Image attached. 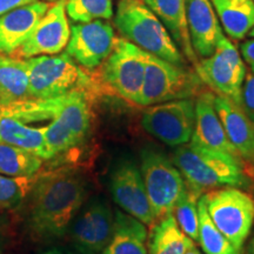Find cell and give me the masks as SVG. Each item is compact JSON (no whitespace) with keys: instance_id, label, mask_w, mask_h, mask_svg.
<instances>
[{"instance_id":"obj_1","label":"cell","mask_w":254,"mask_h":254,"mask_svg":"<svg viewBox=\"0 0 254 254\" xmlns=\"http://www.w3.org/2000/svg\"><path fill=\"white\" fill-rule=\"evenodd\" d=\"M87 195L84 176L72 168L38 176L30 192L28 225L41 239H58L68 232Z\"/></svg>"},{"instance_id":"obj_2","label":"cell","mask_w":254,"mask_h":254,"mask_svg":"<svg viewBox=\"0 0 254 254\" xmlns=\"http://www.w3.org/2000/svg\"><path fill=\"white\" fill-rule=\"evenodd\" d=\"M172 163L183 174L187 189L199 196L219 187L241 189L250 184L243 160L208 150L192 141L178 146Z\"/></svg>"},{"instance_id":"obj_3","label":"cell","mask_w":254,"mask_h":254,"mask_svg":"<svg viewBox=\"0 0 254 254\" xmlns=\"http://www.w3.org/2000/svg\"><path fill=\"white\" fill-rule=\"evenodd\" d=\"M113 17L124 39L150 55L176 65H185V57L167 28L142 0H120Z\"/></svg>"},{"instance_id":"obj_4","label":"cell","mask_w":254,"mask_h":254,"mask_svg":"<svg viewBox=\"0 0 254 254\" xmlns=\"http://www.w3.org/2000/svg\"><path fill=\"white\" fill-rule=\"evenodd\" d=\"M26 64L32 99H51L91 87V78L66 52L32 57Z\"/></svg>"},{"instance_id":"obj_5","label":"cell","mask_w":254,"mask_h":254,"mask_svg":"<svg viewBox=\"0 0 254 254\" xmlns=\"http://www.w3.org/2000/svg\"><path fill=\"white\" fill-rule=\"evenodd\" d=\"M208 215L240 252L254 224V199L239 187H219L204 193Z\"/></svg>"},{"instance_id":"obj_6","label":"cell","mask_w":254,"mask_h":254,"mask_svg":"<svg viewBox=\"0 0 254 254\" xmlns=\"http://www.w3.org/2000/svg\"><path fill=\"white\" fill-rule=\"evenodd\" d=\"M140 172L155 221L173 213L187 186L183 174L166 155L155 148L140 153Z\"/></svg>"},{"instance_id":"obj_7","label":"cell","mask_w":254,"mask_h":254,"mask_svg":"<svg viewBox=\"0 0 254 254\" xmlns=\"http://www.w3.org/2000/svg\"><path fill=\"white\" fill-rule=\"evenodd\" d=\"M201 82L196 73L148 53L138 105L147 107L171 100L187 99L198 92Z\"/></svg>"},{"instance_id":"obj_8","label":"cell","mask_w":254,"mask_h":254,"mask_svg":"<svg viewBox=\"0 0 254 254\" xmlns=\"http://www.w3.org/2000/svg\"><path fill=\"white\" fill-rule=\"evenodd\" d=\"M147 52L120 38L106 60L101 64L105 85L128 103L138 105L144 82Z\"/></svg>"},{"instance_id":"obj_9","label":"cell","mask_w":254,"mask_h":254,"mask_svg":"<svg viewBox=\"0 0 254 254\" xmlns=\"http://www.w3.org/2000/svg\"><path fill=\"white\" fill-rule=\"evenodd\" d=\"M195 73L218 95L230 98L240 105L241 88L247 74L246 66L239 51L226 36L221 38L211 56L198 60Z\"/></svg>"},{"instance_id":"obj_10","label":"cell","mask_w":254,"mask_h":254,"mask_svg":"<svg viewBox=\"0 0 254 254\" xmlns=\"http://www.w3.org/2000/svg\"><path fill=\"white\" fill-rule=\"evenodd\" d=\"M195 124V100L177 99L147 106L141 126L168 146L185 145L192 139Z\"/></svg>"},{"instance_id":"obj_11","label":"cell","mask_w":254,"mask_h":254,"mask_svg":"<svg viewBox=\"0 0 254 254\" xmlns=\"http://www.w3.org/2000/svg\"><path fill=\"white\" fill-rule=\"evenodd\" d=\"M114 228L110 205L94 199L81 207L68 228L73 249L78 254H100L109 245Z\"/></svg>"},{"instance_id":"obj_12","label":"cell","mask_w":254,"mask_h":254,"mask_svg":"<svg viewBox=\"0 0 254 254\" xmlns=\"http://www.w3.org/2000/svg\"><path fill=\"white\" fill-rule=\"evenodd\" d=\"M116 40L114 28L107 20L74 23L66 53L81 67L94 69L110 56Z\"/></svg>"},{"instance_id":"obj_13","label":"cell","mask_w":254,"mask_h":254,"mask_svg":"<svg viewBox=\"0 0 254 254\" xmlns=\"http://www.w3.org/2000/svg\"><path fill=\"white\" fill-rule=\"evenodd\" d=\"M110 189L113 200L125 213L148 227L157 222L146 193L140 168L135 163L123 160L117 165L111 173Z\"/></svg>"},{"instance_id":"obj_14","label":"cell","mask_w":254,"mask_h":254,"mask_svg":"<svg viewBox=\"0 0 254 254\" xmlns=\"http://www.w3.org/2000/svg\"><path fill=\"white\" fill-rule=\"evenodd\" d=\"M71 36V26L66 13L65 0H57L40 18L18 51L23 58L59 55L66 49Z\"/></svg>"},{"instance_id":"obj_15","label":"cell","mask_w":254,"mask_h":254,"mask_svg":"<svg viewBox=\"0 0 254 254\" xmlns=\"http://www.w3.org/2000/svg\"><path fill=\"white\" fill-rule=\"evenodd\" d=\"M186 23L198 58H207L225 36L211 0H186Z\"/></svg>"},{"instance_id":"obj_16","label":"cell","mask_w":254,"mask_h":254,"mask_svg":"<svg viewBox=\"0 0 254 254\" xmlns=\"http://www.w3.org/2000/svg\"><path fill=\"white\" fill-rule=\"evenodd\" d=\"M190 141L208 150L243 160L231 141L214 107V94L204 92L195 100V124Z\"/></svg>"},{"instance_id":"obj_17","label":"cell","mask_w":254,"mask_h":254,"mask_svg":"<svg viewBox=\"0 0 254 254\" xmlns=\"http://www.w3.org/2000/svg\"><path fill=\"white\" fill-rule=\"evenodd\" d=\"M214 107L228 140L243 160L254 164V123L230 98L214 95Z\"/></svg>"},{"instance_id":"obj_18","label":"cell","mask_w":254,"mask_h":254,"mask_svg":"<svg viewBox=\"0 0 254 254\" xmlns=\"http://www.w3.org/2000/svg\"><path fill=\"white\" fill-rule=\"evenodd\" d=\"M50 6L37 0L0 15V53L11 55L23 45Z\"/></svg>"},{"instance_id":"obj_19","label":"cell","mask_w":254,"mask_h":254,"mask_svg":"<svg viewBox=\"0 0 254 254\" xmlns=\"http://www.w3.org/2000/svg\"><path fill=\"white\" fill-rule=\"evenodd\" d=\"M167 28L184 57L196 65L198 57L190 44L186 23V0H142Z\"/></svg>"},{"instance_id":"obj_20","label":"cell","mask_w":254,"mask_h":254,"mask_svg":"<svg viewBox=\"0 0 254 254\" xmlns=\"http://www.w3.org/2000/svg\"><path fill=\"white\" fill-rule=\"evenodd\" d=\"M147 238L141 221L118 209L114 213L112 238L100 254H147Z\"/></svg>"},{"instance_id":"obj_21","label":"cell","mask_w":254,"mask_h":254,"mask_svg":"<svg viewBox=\"0 0 254 254\" xmlns=\"http://www.w3.org/2000/svg\"><path fill=\"white\" fill-rule=\"evenodd\" d=\"M46 126L32 127L17 118L0 113V142L23 148L44 159H51L45 142Z\"/></svg>"},{"instance_id":"obj_22","label":"cell","mask_w":254,"mask_h":254,"mask_svg":"<svg viewBox=\"0 0 254 254\" xmlns=\"http://www.w3.org/2000/svg\"><path fill=\"white\" fill-rule=\"evenodd\" d=\"M222 30L231 39H244L254 26V0H211Z\"/></svg>"},{"instance_id":"obj_23","label":"cell","mask_w":254,"mask_h":254,"mask_svg":"<svg viewBox=\"0 0 254 254\" xmlns=\"http://www.w3.org/2000/svg\"><path fill=\"white\" fill-rule=\"evenodd\" d=\"M147 238V254H185L194 241L179 227L173 213L158 220Z\"/></svg>"},{"instance_id":"obj_24","label":"cell","mask_w":254,"mask_h":254,"mask_svg":"<svg viewBox=\"0 0 254 254\" xmlns=\"http://www.w3.org/2000/svg\"><path fill=\"white\" fill-rule=\"evenodd\" d=\"M30 99L26 60L0 53V105Z\"/></svg>"},{"instance_id":"obj_25","label":"cell","mask_w":254,"mask_h":254,"mask_svg":"<svg viewBox=\"0 0 254 254\" xmlns=\"http://www.w3.org/2000/svg\"><path fill=\"white\" fill-rule=\"evenodd\" d=\"M43 166V159L17 146L0 142V174L33 177Z\"/></svg>"},{"instance_id":"obj_26","label":"cell","mask_w":254,"mask_h":254,"mask_svg":"<svg viewBox=\"0 0 254 254\" xmlns=\"http://www.w3.org/2000/svg\"><path fill=\"white\" fill-rule=\"evenodd\" d=\"M199 211V240L202 251L206 254H239L232 244L226 239V237L218 230L214 222L212 221L206 209L204 195L198 200Z\"/></svg>"},{"instance_id":"obj_27","label":"cell","mask_w":254,"mask_h":254,"mask_svg":"<svg viewBox=\"0 0 254 254\" xmlns=\"http://www.w3.org/2000/svg\"><path fill=\"white\" fill-rule=\"evenodd\" d=\"M67 17L73 23L110 20L113 18V0H65Z\"/></svg>"},{"instance_id":"obj_28","label":"cell","mask_w":254,"mask_h":254,"mask_svg":"<svg viewBox=\"0 0 254 254\" xmlns=\"http://www.w3.org/2000/svg\"><path fill=\"white\" fill-rule=\"evenodd\" d=\"M33 177H8L0 174V209L18 207L30 194L37 179Z\"/></svg>"},{"instance_id":"obj_29","label":"cell","mask_w":254,"mask_h":254,"mask_svg":"<svg viewBox=\"0 0 254 254\" xmlns=\"http://www.w3.org/2000/svg\"><path fill=\"white\" fill-rule=\"evenodd\" d=\"M199 195L187 189L173 211L179 227L193 241L199 240Z\"/></svg>"},{"instance_id":"obj_30","label":"cell","mask_w":254,"mask_h":254,"mask_svg":"<svg viewBox=\"0 0 254 254\" xmlns=\"http://www.w3.org/2000/svg\"><path fill=\"white\" fill-rule=\"evenodd\" d=\"M45 142L50 158L56 157L57 154L63 153L79 144L67 127L56 119L51 120L50 125L46 126Z\"/></svg>"},{"instance_id":"obj_31","label":"cell","mask_w":254,"mask_h":254,"mask_svg":"<svg viewBox=\"0 0 254 254\" xmlns=\"http://www.w3.org/2000/svg\"><path fill=\"white\" fill-rule=\"evenodd\" d=\"M241 107L254 123V74H246L241 88Z\"/></svg>"},{"instance_id":"obj_32","label":"cell","mask_w":254,"mask_h":254,"mask_svg":"<svg viewBox=\"0 0 254 254\" xmlns=\"http://www.w3.org/2000/svg\"><path fill=\"white\" fill-rule=\"evenodd\" d=\"M240 52L241 58L245 62L249 67L251 68V72L254 74V38L253 39L245 40L240 45Z\"/></svg>"},{"instance_id":"obj_33","label":"cell","mask_w":254,"mask_h":254,"mask_svg":"<svg viewBox=\"0 0 254 254\" xmlns=\"http://www.w3.org/2000/svg\"><path fill=\"white\" fill-rule=\"evenodd\" d=\"M34 1H37V0H0V15L5 14L6 12L11 11V9L28 5Z\"/></svg>"},{"instance_id":"obj_34","label":"cell","mask_w":254,"mask_h":254,"mask_svg":"<svg viewBox=\"0 0 254 254\" xmlns=\"http://www.w3.org/2000/svg\"><path fill=\"white\" fill-rule=\"evenodd\" d=\"M185 254H201V253H200V251L196 249L195 245H193L192 247H190V249L186 251Z\"/></svg>"},{"instance_id":"obj_35","label":"cell","mask_w":254,"mask_h":254,"mask_svg":"<svg viewBox=\"0 0 254 254\" xmlns=\"http://www.w3.org/2000/svg\"><path fill=\"white\" fill-rule=\"evenodd\" d=\"M249 254H254V237L252 238L249 245Z\"/></svg>"},{"instance_id":"obj_36","label":"cell","mask_w":254,"mask_h":254,"mask_svg":"<svg viewBox=\"0 0 254 254\" xmlns=\"http://www.w3.org/2000/svg\"><path fill=\"white\" fill-rule=\"evenodd\" d=\"M43 254H64V253L59 250H50V251H47V252L43 253Z\"/></svg>"},{"instance_id":"obj_37","label":"cell","mask_w":254,"mask_h":254,"mask_svg":"<svg viewBox=\"0 0 254 254\" xmlns=\"http://www.w3.org/2000/svg\"><path fill=\"white\" fill-rule=\"evenodd\" d=\"M247 36L251 37V38H254V26H253L252 30H251V31L249 32V34H247Z\"/></svg>"},{"instance_id":"obj_38","label":"cell","mask_w":254,"mask_h":254,"mask_svg":"<svg viewBox=\"0 0 254 254\" xmlns=\"http://www.w3.org/2000/svg\"><path fill=\"white\" fill-rule=\"evenodd\" d=\"M0 254H2V251H1V246H0Z\"/></svg>"},{"instance_id":"obj_39","label":"cell","mask_w":254,"mask_h":254,"mask_svg":"<svg viewBox=\"0 0 254 254\" xmlns=\"http://www.w3.org/2000/svg\"><path fill=\"white\" fill-rule=\"evenodd\" d=\"M49 1H53V2H55V1H57V0H49Z\"/></svg>"}]
</instances>
